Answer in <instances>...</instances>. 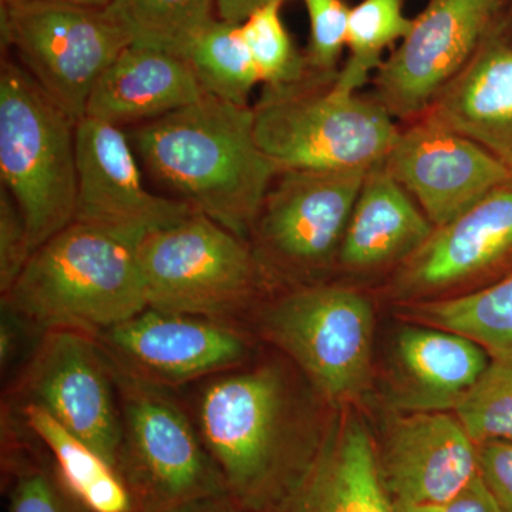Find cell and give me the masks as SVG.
<instances>
[{
    "instance_id": "obj_1",
    "label": "cell",
    "mask_w": 512,
    "mask_h": 512,
    "mask_svg": "<svg viewBox=\"0 0 512 512\" xmlns=\"http://www.w3.org/2000/svg\"><path fill=\"white\" fill-rule=\"evenodd\" d=\"M266 359L192 384L187 403L228 493L252 512H271L302 473L325 423L292 375Z\"/></svg>"
},
{
    "instance_id": "obj_2",
    "label": "cell",
    "mask_w": 512,
    "mask_h": 512,
    "mask_svg": "<svg viewBox=\"0 0 512 512\" xmlns=\"http://www.w3.org/2000/svg\"><path fill=\"white\" fill-rule=\"evenodd\" d=\"M127 136L148 174L175 200L249 241L281 173L256 141L254 107L205 94Z\"/></svg>"
},
{
    "instance_id": "obj_3",
    "label": "cell",
    "mask_w": 512,
    "mask_h": 512,
    "mask_svg": "<svg viewBox=\"0 0 512 512\" xmlns=\"http://www.w3.org/2000/svg\"><path fill=\"white\" fill-rule=\"evenodd\" d=\"M2 306L37 330L97 336L148 308L136 249L73 222L40 245Z\"/></svg>"
},
{
    "instance_id": "obj_4",
    "label": "cell",
    "mask_w": 512,
    "mask_h": 512,
    "mask_svg": "<svg viewBox=\"0 0 512 512\" xmlns=\"http://www.w3.org/2000/svg\"><path fill=\"white\" fill-rule=\"evenodd\" d=\"M335 77L265 87L254 106L255 136L279 171L372 170L389 156L400 130L376 99L343 93Z\"/></svg>"
},
{
    "instance_id": "obj_5",
    "label": "cell",
    "mask_w": 512,
    "mask_h": 512,
    "mask_svg": "<svg viewBox=\"0 0 512 512\" xmlns=\"http://www.w3.org/2000/svg\"><path fill=\"white\" fill-rule=\"evenodd\" d=\"M148 308L244 326L272 285L249 241L195 212L136 248Z\"/></svg>"
},
{
    "instance_id": "obj_6",
    "label": "cell",
    "mask_w": 512,
    "mask_h": 512,
    "mask_svg": "<svg viewBox=\"0 0 512 512\" xmlns=\"http://www.w3.org/2000/svg\"><path fill=\"white\" fill-rule=\"evenodd\" d=\"M248 323L330 406L348 407L369 387L375 313L359 292L322 282L285 289L269 296Z\"/></svg>"
},
{
    "instance_id": "obj_7",
    "label": "cell",
    "mask_w": 512,
    "mask_h": 512,
    "mask_svg": "<svg viewBox=\"0 0 512 512\" xmlns=\"http://www.w3.org/2000/svg\"><path fill=\"white\" fill-rule=\"evenodd\" d=\"M76 126L22 64L0 69V177L18 202L33 251L73 224Z\"/></svg>"
},
{
    "instance_id": "obj_8",
    "label": "cell",
    "mask_w": 512,
    "mask_h": 512,
    "mask_svg": "<svg viewBox=\"0 0 512 512\" xmlns=\"http://www.w3.org/2000/svg\"><path fill=\"white\" fill-rule=\"evenodd\" d=\"M114 367V366H113ZM116 373L121 410L117 471L138 512H168L195 498L228 493L177 390Z\"/></svg>"
},
{
    "instance_id": "obj_9",
    "label": "cell",
    "mask_w": 512,
    "mask_h": 512,
    "mask_svg": "<svg viewBox=\"0 0 512 512\" xmlns=\"http://www.w3.org/2000/svg\"><path fill=\"white\" fill-rule=\"evenodd\" d=\"M369 171L288 170L276 175L249 237L272 288L318 284L323 272L338 264Z\"/></svg>"
},
{
    "instance_id": "obj_10",
    "label": "cell",
    "mask_w": 512,
    "mask_h": 512,
    "mask_svg": "<svg viewBox=\"0 0 512 512\" xmlns=\"http://www.w3.org/2000/svg\"><path fill=\"white\" fill-rule=\"evenodd\" d=\"M2 36L23 69L76 124L86 117L101 74L131 45L106 9L57 0L2 6Z\"/></svg>"
},
{
    "instance_id": "obj_11",
    "label": "cell",
    "mask_w": 512,
    "mask_h": 512,
    "mask_svg": "<svg viewBox=\"0 0 512 512\" xmlns=\"http://www.w3.org/2000/svg\"><path fill=\"white\" fill-rule=\"evenodd\" d=\"M3 400L42 407L116 468L119 390L114 367L94 336L64 329L43 333L10 380Z\"/></svg>"
},
{
    "instance_id": "obj_12",
    "label": "cell",
    "mask_w": 512,
    "mask_h": 512,
    "mask_svg": "<svg viewBox=\"0 0 512 512\" xmlns=\"http://www.w3.org/2000/svg\"><path fill=\"white\" fill-rule=\"evenodd\" d=\"M94 338L117 370L171 390L254 359V335L244 326L154 308Z\"/></svg>"
},
{
    "instance_id": "obj_13",
    "label": "cell",
    "mask_w": 512,
    "mask_h": 512,
    "mask_svg": "<svg viewBox=\"0 0 512 512\" xmlns=\"http://www.w3.org/2000/svg\"><path fill=\"white\" fill-rule=\"evenodd\" d=\"M512 0H431L375 74V99L394 119H420L503 22Z\"/></svg>"
},
{
    "instance_id": "obj_14",
    "label": "cell",
    "mask_w": 512,
    "mask_h": 512,
    "mask_svg": "<svg viewBox=\"0 0 512 512\" xmlns=\"http://www.w3.org/2000/svg\"><path fill=\"white\" fill-rule=\"evenodd\" d=\"M76 154L77 224L136 249L148 235L197 212L144 187L130 138L121 127L84 117L76 126Z\"/></svg>"
},
{
    "instance_id": "obj_15",
    "label": "cell",
    "mask_w": 512,
    "mask_h": 512,
    "mask_svg": "<svg viewBox=\"0 0 512 512\" xmlns=\"http://www.w3.org/2000/svg\"><path fill=\"white\" fill-rule=\"evenodd\" d=\"M383 167L436 229L512 187L510 173L497 158L430 114L400 131Z\"/></svg>"
},
{
    "instance_id": "obj_16",
    "label": "cell",
    "mask_w": 512,
    "mask_h": 512,
    "mask_svg": "<svg viewBox=\"0 0 512 512\" xmlns=\"http://www.w3.org/2000/svg\"><path fill=\"white\" fill-rule=\"evenodd\" d=\"M377 464L394 504L441 507L478 477L477 444L456 413L410 412L390 420Z\"/></svg>"
},
{
    "instance_id": "obj_17",
    "label": "cell",
    "mask_w": 512,
    "mask_h": 512,
    "mask_svg": "<svg viewBox=\"0 0 512 512\" xmlns=\"http://www.w3.org/2000/svg\"><path fill=\"white\" fill-rule=\"evenodd\" d=\"M510 274L512 187H507L437 228L429 241L399 266L393 288L406 301H426L463 284L485 279L493 284Z\"/></svg>"
},
{
    "instance_id": "obj_18",
    "label": "cell",
    "mask_w": 512,
    "mask_h": 512,
    "mask_svg": "<svg viewBox=\"0 0 512 512\" xmlns=\"http://www.w3.org/2000/svg\"><path fill=\"white\" fill-rule=\"evenodd\" d=\"M325 421L312 457L271 512H394L376 441L357 414Z\"/></svg>"
},
{
    "instance_id": "obj_19",
    "label": "cell",
    "mask_w": 512,
    "mask_h": 512,
    "mask_svg": "<svg viewBox=\"0 0 512 512\" xmlns=\"http://www.w3.org/2000/svg\"><path fill=\"white\" fill-rule=\"evenodd\" d=\"M478 343L433 326H406L394 345L393 397L402 412H453L483 376Z\"/></svg>"
},
{
    "instance_id": "obj_20",
    "label": "cell",
    "mask_w": 512,
    "mask_h": 512,
    "mask_svg": "<svg viewBox=\"0 0 512 512\" xmlns=\"http://www.w3.org/2000/svg\"><path fill=\"white\" fill-rule=\"evenodd\" d=\"M426 114L483 147L512 178V43L503 23Z\"/></svg>"
},
{
    "instance_id": "obj_21",
    "label": "cell",
    "mask_w": 512,
    "mask_h": 512,
    "mask_svg": "<svg viewBox=\"0 0 512 512\" xmlns=\"http://www.w3.org/2000/svg\"><path fill=\"white\" fill-rule=\"evenodd\" d=\"M205 94L184 57L130 45L101 74L86 117L117 127L140 126L184 109Z\"/></svg>"
},
{
    "instance_id": "obj_22",
    "label": "cell",
    "mask_w": 512,
    "mask_h": 512,
    "mask_svg": "<svg viewBox=\"0 0 512 512\" xmlns=\"http://www.w3.org/2000/svg\"><path fill=\"white\" fill-rule=\"evenodd\" d=\"M436 228L416 201L382 165L367 173L345 237L338 265L365 274L410 258Z\"/></svg>"
},
{
    "instance_id": "obj_23",
    "label": "cell",
    "mask_w": 512,
    "mask_h": 512,
    "mask_svg": "<svg viewBox=\"0 0 512 512\" xmlns=\"http://www.w3.org/2000/svg\"><path fill=\"white\" fill-rule=\"evenodd\" d=\"M45 446L64 485L90 512H138L126 483L106 458L33 403H10Z\"/></svg>"
},
{
    "instance_id": "obj_24",
    "label": "cell",
    "mask_w": 512,
    "mask_h": 512,
    "mask_svg": "<svg viewBox=\"0 0 512 512\" xmlns=\"http://www.w3.org/2000/svg\"><path fill=\"white\" fill-rule=\"evenodd\" d=\"M6 512H90L64 485L45 446L10 404L2 403Z\"/></svg>"
},
{
    "instance_id": "obj_25",
    "label": "cell",
    "mask_w": 512,
    "mask_h": 512,
    "mask_svg": "<svg viewBox=\"0 0 512 512\" xmlns=\"http://www.w3.org/2000/svg\"><path fill=\"white\" fill-rule=\"evenodd\" d=\"M414 318L478 343L490 356L512 355V274L476 291L414 303Z\"/></svg>"
},
{
    "instance_id": "obj_26",
    "label": "cell",
    "mask_w": 512,
    "mask_h": 512,
    "mask_svg": "<svg viewBox=\"0 0 512 512\" xmlns=\"http://www.w3.org/2000/svg\"><path fill=\"white\" fill-rule=\"evenodd\" d=\"M215 0H113L106 12L130 37L187 59L192 46L214 22Z\"/></svg>"
},
{
    "instance_id": "obj_27",
    "label": "cell",
    "mask_w": 512,
    "mask_h": 512,
    "mask_svg": "<svg viewBox=\"0 0 512 512\" xmlns=\"http://www.w3.org/2000/svg\"><path fill=\"white\" fill-rule=\"evenodd\" d=\"M404 0H363L350 9L349 59L336 74L333 87L356 93L384 63L383 53L412 32L414 19L403 12Z\"/></svg>"
},
{
    "instance_id": "obj_28",
    "label": "cell",
    "mask_w": 512,
    "mask_h": 512,
    "mask_svg": "<svg viewBox=\"0 0 512 512\" xmlns=\"http://www.w3.org/2000/svg\"><path fill=\"white\" fill-rule=\"evenodd\" d=\"M187 60L205 93L249 106V96L261 79L241 25L215 19L198 37Z\"/></svg>"
},
{
    "instance_id": "obj_29",
    "label": "cell",
    "mask_w": 512,
    "mask_h": 512,
    "mask_svg": "<svg viewBox=\"0 0 512 512\" xmlns=\"http://www.w3.org/2000/svg\"><path fill=\"white\" fill-rule=\"evenodd\" d=\"M282 3L284 0L269 3L241 23L242 36L265 87L292 86L312 72L282 22Z\"/></svg>"
},
{
    "instance_id": "obj_30",
    "label": "cell",
    "mask_w": 512,
    "mask_h": 512,
    "mask_svg": "<svg viewBox=\"0 0 512 512\" xmlns=\"http://www.w3.org/2000/svg\"><path fill=\"white\" fill-rule=\"evenodd\" d=\"M490 357L483 376L454 410L476 444L512 441V355Z\"/></svg>"
},
{
    "instance_id": "obj_31",
    "label": "cell",
    "mask_w": 512,
    "mask_h": 512,
    "mask_svg": "<svg viewBox=\"0 0 512 512\" xmlns=\"http://www.w3.org/2000/svg\"><path fill=\"white\" fill-rule=\"evenodd\" d=\"M311 23L309 69L322 76L335 77L336 64L348 46L350 9L343 0H303Z\"/></svg>"
},
{
    "instance_id": "obj_32",
    "label": "cell",
    "mask_w": 512,
    "mask_h": 512,
    "mask_svg": "<svg viewBox=\"0 0 512 512\" xmlns=\"http://www.w3.org/2000/svg\"><path fill=\"white\" fill-rule=\"evenodd\" d=\"M28 225L18 202L0 191V295L10 291L33 255Z\"/></svg>"
},
{
    "instance_id": "obj_33",
    "label": "cell",
    "mask_w": 512,
    "mask_h": 512,
    "mask_svg": "<svg viewBox=\"0 0 512 512\" xmlns=\"http://www.w3.org/2000/svg\"><path fill=\"white\" fill-rule=\"evenodd\" d=\"M478 476L507 512H512V441L477 444Z\"/></svg>"
},
{
    "instance_id": "obj_34",
    "label": "cell",
    "mask_w": 512,
    "mask_h": 512,
    "mask_svg": "<svg viewBox=\"0 0 512 512\" xmlns=\"http://www.w3.org/2000/svg\"><path fill=\"white\" fill-rule=\"evenodd\" d=\"M43 333L37 332L30 323L19 315L2 306V320H0V369L5 376L12 367H18L16 363L20 357L26 359L23 348L32 336L39 338ZM20 363V365H22Z\"/></svg>"
},
{
    "instance_id": "obj_35",
    "label": "cell",
    "mask_w": 512,
    "mask_h": 512,
    "mask_svg": "<svg viewBox=\"0 0 512 512\" xmlns=\"http://www.w3.org/2000/svg\"><path fill=\"white\" fill-rule=\"evenodd\" d=\"M427 510L430 512H507L497 503L480 476L447 504L427 508Z\"/></svg>"
},
{
    "instance_id": "obj_36",
    "label": "cell",
    "mask_w": 512,
    "mask_h": 512,
    "mask_svg": "<svg viewBox=\"0 0 512 512\" xmlns=\"http://www.w3.org/2000/svg\"><path fill=\"white\" fill-rule=\"evenodd\" d=\"M168 512H252L229 493L207 495L178 505Z\"/></svg>"
},
{
    "instance_id": "obj_37",
    "label": "cell",
    "mask_w": 512,
    "mask_h": 512,
    "mask_svg": "<svg viewBox=\"0 0 512 512\" xmlns=\"http://www.w3.org/2000/svg\"><path fill=\"white\" fill-rule=\"evenodd\" d=\"M272 2L276 0H215V8H217L218 18L224 22L241 25L256 10Z\"/></svg>"
},
{
    "instance_id": "obj_38",
    "label": "cell",
    "mask_w": 512,
    "mask_h": 512,
    "mask_svg": "<svg viewBox=\"0 0 512 512\" xmlns=\"http://www.w3.org/2000/svg\"><path fill=\"white\" fill-rule=\"evenodd\" d=\"M57 2L70 3V5L82 6V8L107 9L113 0H57Z\"/></svg>"
},
{
    "instance_id": "obj_39",
    "label": "cell",
    "mask_w": 512,
    "mask_h": 512,
    "mask_svg": "<svg viewBox=\"0 0 512 512\" xmlns=\"http://www.w3.org/2000/svg\"><path fill=\"white\" fill-rule=\"evenodd\" d=\"M394 512H430L427 508L410 507V505L394 504Z\"/></svg>"
},
{
    "instance_id": "obj_40",
    "label": "cell",
    "mask_w": 512,
    "mask_h": 512,
    "mask_svg": "<svg viewBox=\"0 0 512 512\" xmlns=\"http://www.w3.org/2000/svg\"><path fill=\"white\" fill-rule=\"evenodd\" d=\"M28 2H32V0H2V6H18Z\"/></svg>"
}]
</instances>
